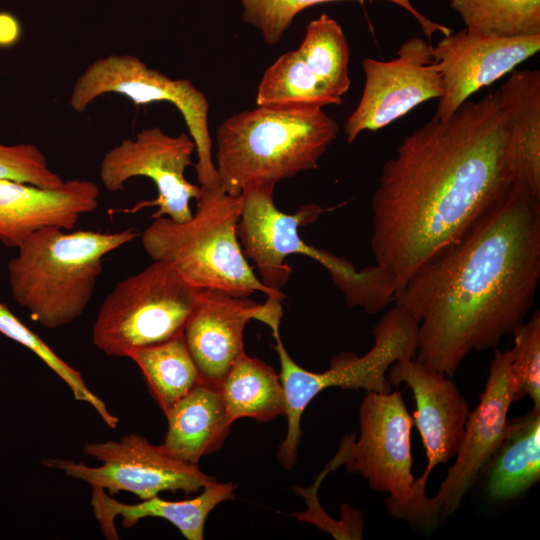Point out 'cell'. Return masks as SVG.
Wrapping results in <instances>:
<instances>
[{
    "label": "cell",
    "instance_id": "10",
    "mask_svg": "<svg viewBox=\"0 0 540 540\" xmlns=\"http://www.w3.org/2000/svg\"><path fill=\"white\" fill-rule=\"evenodd\" d=\"M413 423L401 392H367L359 406V438L347 434L339 447L348 472L362 475L372 490L388 493L386 512L396 519L414 495Z\"/></svg>",
    "mask_w": 540,
    "mask_h": 540
},
{
    "label": "cell",
    "instance_id": "13",
    "mask_svg": "<svg viewBox=\"0 0 540 540\" xmlns=\"http://www.w3.org/2000/svg\"><path fill=\"white\" fill-rule=\"evenodd\" d=\"M431 50L426 40L412 37L400 46L392 60H363V93L344 124L348 143L363 131L379 130L421 103L440 98L442 76Z\"/></svg>",
    "mask_w": 540,
    "mask_h": 540
},
{
    "label": "cell",
    "instance_id": "3",
    "mask_svg": "<svg viewBox=\"0 0 540 540\" xmlns=\"http://www.w3.org/2000/svg\"><path fill=\"white\" fill-rule=\"evenodd\" d=\"M338 132L337 121L320 107L257 106L234 114L216 133L220 186L240 195L249 183L276 185L316 169Z\"/></svg>",
    "mask_w": 540,
    "mask_h": 540
},
{
    "label": "cell",
    "instance_id": "33",
    "mask_svg": "<svg viewBox=\"0 0 540 540\" xmlns=\"http://www.w3.org/2000/svg\"><path fill=\"white\" fill-rule=\"evenodd\" d=\"M22 26L11 12L0 11V47L14 45L20 39Z\"/></svg>",
    "mask_w": 540,
    "mask_h": 540
},
{
    "label": "cell",
    "instance_id": "5",
    "mask_svg": "<svg viewBox=\"0 0 540 540\" xmlns=\"http://www.w3.org/2000/svg\"><path fill=\"white\" fill-rule=\"evenodd\" d=\"M197 209L185 222L154 218L141 235L143 249L152 260L170 263L191 286L215 289L233 296L256 292L285 299L255 275L237 237L242 197L220 186L201 187Z\"/></svg>",
    "mask_w": 540,
    "mask_h": 540
},
{
    "label": "cell",
    "instance_id": "23",
    "mask_svg": "<svg viewBox=\"0 0 540 540\" xmlns=\"http://www.w3.org/2000/svg\"><path fill=\"white\" fill-rule=\"evenodd\" d=\"M219 391L232 422L240 418L269 422L285 415L279 375L267 363L246 353L220 382Z\"/></svg>",
    "mask_w": 540,
    "mask_h": 540
},
{
    "label": "cell",
    "instance_id": "28",
    "mask_svg": "<svg viewBox=\"0 0 540 540\" xmlns=\"http://www.w3.org/2000/svg\"><path fill=\"white\" fill-rule=\"evenodd\" d=\"M344 0H241L243 20L254 26L267 44L274 45L290 28L295 16L302 10L317 5ZM365 1V0H355ZM409 12L420 24L427 37L442 32L443 25L421 14L410 0H386Z\"/></svg>",
    "mask_w": 540,
    "mask_h": 540
},
{
    "label": "cell",
    "instance_id": "12",
    "mask_svg": "<svg viewBox=\"0 0 540 540\" xmlns=\"http://www.w3.org/2000/svg\"><path fill=\"white\" fill-rule=\"evenodd\" d=\"M195 144L187 133L171 136L159 127L140 131L135 139L122 140L102 158L99 177L109 192H118L131 178L147 177L157 189V197L137 203L128 212L145 207H157L152 218L168 217L176 222L189 220L193 212L192 199H197L201 187L185 178L192 165Z\"/></svg>",
    "mask_w": 540,
    "mask_h": 540
},
{
    "label": "cell",
    "instance_id": "16",
    "mask_svg": "<svg viewBox=\"0 0 540 540\" xmlns=\"http://www.w3.org/2000/svg\"><path fill=\"white\" fill-rule=\"evenodd\" d=\"M391 386L405 383L416 403L417 427L426 450L427 465L415 480L414 499L425 500L426 484L433 469L454 458L461 445L470 413L466 398L450 377L417 360L403 358L388 369Z\"/></svg>",
    "mask_w": 540,
    "mask_h": 540
},
{
    "label": "cell",
    "instance_id": "30",
    "mask_svg": "<svg viewBox=\"0 0 540 540\" xmlns=\"http://www.w3.org/2000/svg\"><path fill=\"white\" fill-rule=\"evenodd\" d=\"M510 374L513 402L529 396L533 409L540 410V311L513 330Z\"/></svg>",
    "mask_w": 540,
    "mask_h": 540
},
{
    "label": "cell",
    "instance_id": "11",
    "mask_svg": "<svg viewBox=\"0 0 540 540\" xmlns=\"http://www.w3.org/2000/svg\"><path fill=\"white\" fill-rule=\"evenodd\" d=\"M83 452L102 465L91 467L82 462L58 458H46L42 464L62 470L91 487L107 490L111 496L127 491L141 500L158 496L163 491L196 493L216 480L205 474L198 465L170 456L160 445H153L135 433L126 434L119 441L86 443Z\"/></svg>",
    "mask_w": 540,
    "mask_h": 540
},
{
    "label": "cell",
    "instance_id": "8",
    "mask_svg": "<svg viewBox=\"0 0 540 540\" xmlns=\"http://www.w3.org/2000/svg\"><path fill=\"white\" fill-rule=\"evenodd\" d=\"M152 261L119 281L98 310L92 341L108 356L129 358L138 349L183 334L198 288L170 263Z\"/></svg>",
    "mask_w": 540,
    "mask_h": 540
},
{
    "label": "cell",
    "instance_id": "9",
    "mask_svg": "<svg viewBox=\"0 0 540 540\" xmlns=\"http://www.w3.org/2000/svg\"><path fill=\"white\" fill-rule=\"evenodd\" d=\"M116 93L136 105L169 102L181 113L188 134L195 144L196 175L200 187L220 185L213 160V142L209 131V102L190 80L172 79L148 67L136 56L109 55L95 60L76 80L70 106L84 112L97 97Z\"/></svg>",
    "mask_w": 540,
    "mask_h": 540
},
{
    "label": "cell",
    "instance_id": "18",
    "mask_svg": "<svg viewBox=\"0 0 540 540\" xmlns=\"http://www.w3.org/2000/svg\"><path fill=\"white\" fill-rule=\"evenodd\" d=\"M100 189L90 180L72 179L45 189L0 179V243L17 248L34 232L72 230L83 214L99 206Z\"/></svg>",
    "mask_w": 540,
    "mask_h": 540
},
{
    "label": "cell",
    "instance_id": "1",
    "mask_svg": "<svg viewBox=\"0 0 540 540\" xmlns=\"http://www.w3.org/2000/svg\"><path fill=\"white\" fill-rule=\"evenodd\" d=\"M511 191L510 132L498 91L465 101L446 120L433 118L382 166L372 198L376 264L397 292Z\"/></svg>",
    "mask_w": 540,
    "mask_h": 540
},
{
    "label": "cell",
    "instance_id": "20",
    "mask_svg": "<svg viewBox=\"0 0 540 540\" xmlns=\"http://www.w3.org/2000/svg\"><path fill=\"white\" fill-rule=\"evenodd\" d=\"M236 488L237 485L231 482L215 480L194 498L168 501L154 496L137 504H125L112 498L105 490L92 487L91 506L107 539L119 538L114 519L121 516L125 528L134 526L142 518L156 517L173 524L187 540H202L208 515L223 501L233 499Z\"/></svg>",
    "mask_w": 540,
    "mask_h": 540
},
{
    "label": "cell",
    "instance_id": "25",
    "mask_svg": "<svg viewBox=\"0 0 540 540\" xmlns=\"http://www.w3.org/2000/svg\"><path fill=\"white\" fill-rule=\"evenodd\" d=\"M342 102L312 72L298 50L282 54L266 69L256 94L257 106L322 108Z\"/></svg>",
    "mask_w": 540,
    "mask_h": 540
},
{
    "label": "cell",
    "instance_id": "2",
    "mask_svg": "<svg viewBox=\"0 0 540 540\" xmlns=\"http://www.w3.org/2000/svg\"><path fill=\"white\" fill-rule=\"evenodd\" d=\"M540 280V200L514 191L422 264L393 298L418 322L416 359L452 377L523 322Z\"/></svg>",
    "mask_w": 540,
    "mask_h": 540
},
{
    "label": "cell",
    "instance_id": "7",
    "mask_svg": "<svg viewBox=\"0 0 540 540\" xmlns=\"http://www.w3.org/2000/svg\"><path fill=\"white\" fill-rule=\"evenodd\" d=\"M280 320L274 319L267 325L279 357L278 375L284 391V416L287 419L286 436L278 447L277 459L289 470L297 458L302 437L301 418L308 404L330 387L379 393L391 391L386 372L394 362L416 357L418 322L394 304L374 326V343L366 354L359 357L341 353L331 360L326 371L317 373L299 366L290 357L280 337Z\"/></svg>",
    "mask_w": 540,
    "mask_h": 540
},
{
    "label": "cell",
    "instance_id": "29",
    "mask_svg": "<svg viewBox=\"0 0 540 540\" xmlns=\"http://www.w3.org/2000/svg\"><path fill=\"white\" fill-rule=\"evenodd\" d=\"M0 333L36 354L70 388L74 398L91 405L105 424L114 429L118 418L86 385L79 371L64 362L36 333L26 327L5 304L0 303Z\"/></svg>",
    "mask_w": 540,
    "mask_h": 540
},
{
    "label": "cell",
    "instance_id": "4",
    "mask_svg": "<svg viewBox=\"0 0 540 540\" xmlns=\"http://www.w3.org/2000/svg\"><path fill=\"white\" fill-rule=\"evenodd\" d=\"M138 235L134 228L112 233L38 230L17 247L8 262L11 295L33 321L48 329L70 324L87 308L103 258Z\"/></svg>",
    "mask_w": 540,
    "mask_h": 540
},
{
    "label": "cell",
    "instance_id": "31",
    "mask_svg": "<svg viewBox=\"0 0 540 540\" xmlns=\"http://www.w3.org/2000/svg\"><path fill=\"white\" fill-rule=\"evenodd\" d=\"M341 465V457L336 453L311 487L305 489L295 487L293 489L298 495L305 498L308 506L307 511L293 513V516L299 521L312 523L322 531L329 532L335 539H362L365 522L361 510L343 503L341 505V519L334 520L324 512L319 504L317 495L320 483L329 472L336 470Z\"/></svg>",
    "mask_w": 540,
    "mask_h": 540
},
{
    "label": "cell",
    "instance_id": "14",
    "mask_svg": "<svg viewBox=\"0 0 540 540\" xmlns=\"http://www.w3.org/2000/svg\"><path fill=\"white\" fill-rule=\"evenodd\" d=\"M510 361V349H494L484 391L469 413L456 460L431 498L439 522L457 510L501 443L513 402Z\"/></svg>",
    "mask_w": 540,
    "mask_h": 540
},
{
    "label": "cell",
    "instance_id": "24",
    "mask_svg": "<svg viewBox=\"0 0 540 540\" xmlns=\"http://www.w3.org/2000/svg\"><path fill=\"white\" fill-rule=\"evenodd\" d=\"M129 358L138 365L150 394L164 414L198 383L204 381L183 334L138 349Z\"/></svg>",
    "mask_w": 540,
    "mask_h": 540
},
{
    "label": "cell",
    "instance_id": "19",
    "mask_svg": "<svg viewBox=\"0 0 540 540\" xmlns=\"http://www.w3.org/2000/svg\"><path fill=\"white\" fill-rule=\"evenodd\" d=\"M498 92L509 125L512 190L540 200V70L514 69Z\"/></svg>",
    "mask_w": 540,
    "mask_h": 540
},
{
    "label": "cell",
    "instance_id": "6",
    "mask_svg": "<svg viewBox=\"0 0 540 540\" xmlns=\"http://www.w3.org/2000/svg\"><path fill=\"white\" fill-rule=\"evenodd\" d=\"M274 188L275 184L270 182L247 184L241 192L242 207L237 224L243 254L254 263L263 284L281 291L292 272L285 262L286 257L300 254L327 269L348 307L365 311L377 308L389 292L387 273L378 265L357 270L351 262L305 243L298 228L315 221L324 209L311 204L301 206L293 214L284 213L274 204Z\"/></svg>",
    "mask_w": 540,
    "mask_h": 540
},
{
    "label": "cell",
    "instance_id": "21",
    "mask_svg": "<svg viewBox=\"0 0 540 540\" xmlns=\"http://www.w3.org/2000/svg\"><path fill=\"white\" fill-rule=\"evenodd\" d=\"M168 428L160 447L170 456L198 465L220 449L231 425L219 386L201 381L166 413Z\"/></svg>",
    "mask_w": 540,
    "mask_h": 540
},
{
    "label": "cell",
    "instance_id": "32",
    "mask_svg": "<svg viewBox=\"0 0 540 540\" xmlns=\"http://www.w3.org/2000/svg\"><path fill=\"white\" fill-rule=\"evenodd\" d=\"M0 179L45 189L60 187L65 182L49 168L40 149L29 143L6 145L0 142Z\"/></svg>",
    "mask_w": 540,
    "mask_h": 540
},
{
    "label": "cell",
    "instance_id": "22",
    "mask_svg": "<svg viewBox=\"0 0 540 540\" xmlns=\"http://www.w3.org/2000/svg\"><path fill=\"white\" fill-rule=\"evenodd\" d=\"M493 501L519 498L540 480V410L507 421L499 447L484 468Z\"/></svg>",
    "mask_w": 540,
    "mask_h": 540
},
{
    "label": "cell",
    "instance_id": "27",
    "mask_svg": "<svg viewBox=\"0 0 540 540\" xmlns=\"http://www.w3.org/2000/svg\"><path fill=\"white\" fill-rule=\"evenodd\" d=\"M304 62L341 97L349 90V46L342 27L327 14L312 20L297 49Z\"/></svg>",
    "mask_w": 540,
    "mask_h": 540
},
{
    "label": "cell",
    "instance_id": "17",
    "mask_svg": "<svg viewBox=\"0 0 540 540\" xmlns=\"http://www.w3.org/2000/svg\"><path fill=\"white\" fill-rule=\"evenodd\" d=\"M263 304L250 296L198 289L195 306L183 330L189 352L205 382L219 386L235 362L245 353L244 329L258 319Z\"/></svg>",
    "mask_w": 540,
    "mask_h": 540
},
{
    "label": "cell",
    "instance_id": "15",
    "mask_svg": "<svg viewBox=\"0 0 540 540\" xmlns=\"http://www.w3.org/2000/svg\"><path fill=\"white\" fill-rule=\"evenodd\" d=\"M540 50V35L497 38L466 29L444 36L431 55L443 93L433 118L446 120L481 88L491 85Z\"/></svg>",
    "mask_w": 540,
    "mask_h": 540
},
{
    "label": "cell",
    "instance_id": "26",
    "mask_svg": "<svg viewBox=\"0 0 540 540\" xmlns=\"http://www.w3.org/2000/svg\"><path fill=\"white\" fill-rule=\"evenodd\" d=\"M466 30L497 38L540 35V0H449Z\"/></svg>",
    "mask_w": 540,
    "mask_h": 540
}]
</instances>
